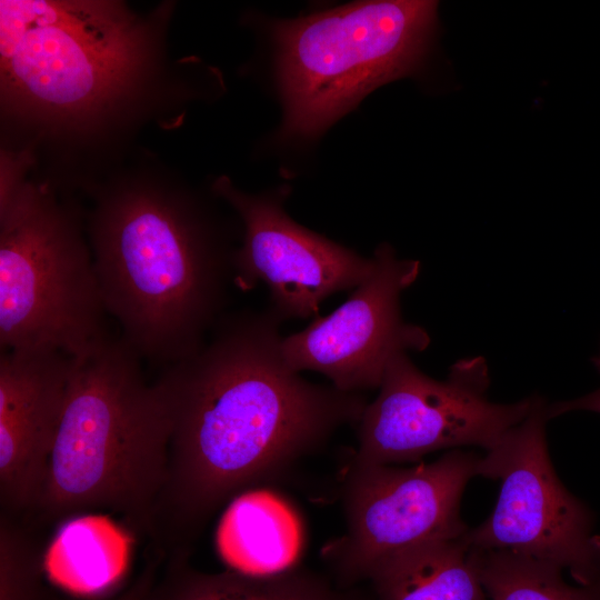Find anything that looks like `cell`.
Wrapping results in <instances>:
<instances>
[{
    "label": "cell",
    "mask_w": 600,
    "mask_h": 600,
    "mask_svg": "<svg viewBox=\"0 0 600 600\" xmlns=\"http://www.w3.org/2000/svg\"><path fill=\"white\" fill-rule=\"evenodd\" d=\"M147 586H136L130 591L123 593L121 597L114 600H146Z\"/></svg>",
    "instance_id": "20"
},
{
    "label": "cell",
    "mask_w": 600,
    "mask_h": 600,
    "mask_svg": "<svg viewBox=\"0 0 600 600\" xmlns=\"http://www.w3.org/2000/svg\"><path fill=\"white\" fill-rule=\"evenodd\" d=\"M482 456L454 449L409 468L353 461L343 489L344 533L326 558L342 581L366 580L371 569L400 551L468 530L460 502L479 476Z\"/></svg>",
    "instance_id": "9"
},
{
    "label": "cell",
    "mask_w": 600,
    "mask_h": 600,
    "mask_svg": "<svg viewBox=\"0 0 600 600\" xmlns=\"http://www.w3.org/2000/svg\"><path fill=\"white\" fill-rule=\"evenodd\" d=\"M470 549L488 600H600V580L571 586L563 570L504 550Z\"/></svg>",
    "instance_id": "17"
},
{
    "label": "cell",
    "mask_w": 600,
    "mask_h": 600,
    "mask_svg": "<svg viewBox=\"0 0 600 600\" xmlns=\"http://www.w3.org/2000/svg\"><path fill=\"white\" fill-rule=\"evenodd\" d=\"M128 540L101 517H79L64 524L46 556L49 577L72 592L97 594L113 586L128 560Z\"/></svg>",
    "instance_id": "15"
},
{
    "label": "cell",
    "mask_w": 600,
    "mask_h": 600,
    "mask_svg": "<svg viewBox=\"0 0 600 600\" xmlns=\"http://www.w3.org/2000/svg\"><path fill=\"white\" fill-rule=\"evenodd\" d=\"M366 580L376 600H488L462 537L400 551L377 563Z\"/></svg>",
    "instance_id": "14"
},
{
    "label": "cell",
    "mask_w": 600,
    "mask_h": 600,
    "mask_svg": "<svg viewBox=\"0 0 600 600\" xmlns=\"http://www.w3.org/2000/svg\"><path fill=\"white\" fill-rule=\"evenodd\" d=\"M544 400L481 458L479 476L500 479L491 516L462 536L477 550H504L549 562L577 583L600 580V537L588 507L570 493L553 469Z\"/></svg>",
    "instance_id": "7"
},
{
    "label": "cell",
    "mask_w": 600,
    "mask_h": 600,
    "mask_svg": "<svg viewBox=\"0 0 600 600\" xmlns=\"http://www.w3.org/2000/svg\"><path fill=\"white\" fill-rule=\"evenodd\" d=\"M122 337L74 364L34 511L62 520L108 508L156 529L168 479L170 421L156 382Z\"/></svg>",
    "instance_id": "3"
},
{
    "label": "cell",
    "mask_w": 600,
    "mask_h": 600,
    "mask_svg": "<svg viewBox=\"0 0 600 600\" xmlns=\"http://www.w3.org/2000/svg\"><path fill=\"white\" fill-rule=\"evenodd\" d=\"M597 354H599V356H600V349H599V352H598Z\"/></svg>",
    "instance_id": "21"
},
{
    "label": "cell",
    "mask_w": 600,
    "mask_h": 600,
    "mask_svg": "<svg viewBox=\"0 0 600 600\" xmlns=\"http://www.w3.org/2000/svg\"><path fill=\"white\" fill-rule=\"evenodd\" d=\"M38 566L30 541L7 518H1L0 600H37Z\"/></svg>",
    "instance_id": "18"
},
{
    "label": "cell",
    "mask_w": 600,
    "mask_h": 600,
    "mask_svg": "<svg viewBox=\"0 0 600 600\" xmlns=\"http://www.w3.org/2000/svg\"><path fill=\"white\" fill-rule=\"evenodd\" d=\"M94 267L74 213L49 190L1 183L0 347L82 358L111 334Z\"/></svg>",
    "instance_id": "6"
},
{
    "label": "cell",
    "mask_w": 600,
    "mask_h": 600,
    "mask_svg": "<svg viewBox=\"0 0 600 600\" xmlns=\"http://www.w3.org/2000/svg\"><path fill=\"white\" fill-rule=\"evenodd\" d=\"M147 61L143 24L118 3L0 2L2 96L23 112L87 120L123 98Z\"/></svg>",
    "instance_id": "4"
},
{
    "label": "cell",
    "mask_w": 600,
    "mask_h": 600,
    "mask_svg": "<svg viewBox=\"0 0 600 600\" xmlns=\"http://www.w3.org/2000/svg\"><path fill=\"white\" fill-rule=\"evenodd\" d=\"M217 544L232 570L270 574L293 567L301 546L300 524L279 497L250 490L230 501Z\"/></svg>",
    "instance_id": "13"
},
{
    "label": "cell",
    "mask_w": 600,
    "mask_h": 600,
    "mask_svg": "<svg viewBox=\"0 0 600 600\" xmlns=\"http://www.w3.org/2000/svg\"><path fill=\"white\" fill-rule=\"evenodd\" d=\"M372 259L371 273L344 303L283 337L281 353L292 370L319 372L342 391L362 393L380 387L393 358L429 346L427 331L406 322L400 306L420 262L399 259L388 243L378 246Z\"/></svg>",
    "instance_id": "10"
},
{
    "label": "cell",
    "mask_w": 600,
    "mask_h": 600,
    "mask_svg": "<svg viewBox=\"0 0 600 600\" xmlns=\"http://www.w3.org/2000/svg\"><path fill=\"white\" fill-rule=\"evenodd\" d=\"M282 322L269 307L224 313L196 353L156 381L170 421L156 529L191 539L222 504L359 422L363 393L310 382L286 363Z\"/></svg>",
    "instance_id": "1"
},
{
    "label": "cell",
    "mask_w": 600,
    "mask_h": 600,
    "mask_svg": "<svg viewBox=\"0 0 600 600\" xmlns=\"http://www.w3.org/2000/svg\"><path fill=\"white\" fill-rule=\"evenodd\" d=\"M73 364L54 349L1 351L0 499L7 511L37 507Z\"/></svg>",
    "instance_id": "12"
},
{
    "label": "cell",
    "mask_w": 600,
    "mask_h": 600,
    "mask_svg": "<svg viewBox=\"0 0 600 600\" xmlns=\"http://www.w3.org/2000/svg\"><path fill=\"white\" fill-rule=\"evenodd\" d=\"M89 228L103 304L122 339L164 368L196 353L224 314L236 253L200 208L169 189L120 187L99 197Z\"/></svg>",
    "instance_id": "2"
},
{
    "label": "cell",
    "mask_w": 600,
    "mask_h": 600,
    "mask_svg": "<svg viewBox=\"0 0 600 600\" xmlns=\"http://www.w3.org/2000/svg\"><path fill=\"white\" fill-rule=\"evenodd\" d=\"M173 568L150 600H348L324 578L299 567L270 574Z\"/></svg>",
    "instance_id": "16"
},
{
    "label": "cell",
    "mask_w": 600,
    "mask_h": 600,
    "mask_svg": "<svg viewBox=\"0 0 600 600\" xmlns=\"http://www.w3.org/2000/svg\"><path fill=\"white\" fill-rule=\"evenodd\" d=\"M592 362L600 372V356L596 354ZM571 411L600 413V388L580 398L558 401L547 407L549 419Z\"/></svg>",
    "instance_id": "19"
},
{
    "label": "cell",
    "mask_w": 600,
    "mask_h": 600,
    "mask_svg": "<svg viewBox=\"0 0 600 600\" xmlns=\"http://www.w3.org/2000/svg\"><path fill=\"white\" fill-rule=\"evenodd\" d=\"M214 192L239 214L242 244L233 259V283L249 291L264 283L269 308L282 321L317 317L330 296L353 290L371 273L373 259L318 234L286 212L288 191L248 194L228 178L214 183Z\"/></svg>",
    "instance_id": "11"
},
{
    "label": "cell",
    "mask_w": 600,
    "mask_h": 600,
    "mask_svg": "<svg viewBox=\"0 0 600 600\" xmlns=\"http://www.w3.org/2000/svg\"><path fill=\"white\" fill-rule=\"evenodd\" d=\"M438 1L371 0L273 26L283 137L313 138L378 87L418 72Z\"/></svg>",
    "instance_id": "5"
},
{
    "label": "cell",
    "mask_w": 600,
    "mask_h": 600,
    "mask_svg": "<svg viewBox=\"0 0 600 600\" xmlns=\"http://www.w3.org/2000/svg\"><path fill=\"white\" fill-rule=\"evenodd\" d=\"M489 382L482 357L458 360L444 380H437L408 353L397 356L357 423L353 461L394 466L464 446L490 450L530 413L536 396L496 403L487 397Z\"/></svg>",
    "instance_id": "8"
}]
</instances>
